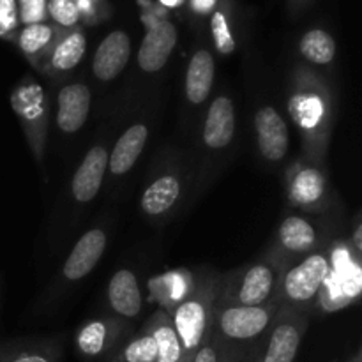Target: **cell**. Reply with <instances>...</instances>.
Instances as JSON below:
<instances>
[{"instance_id":"4fadbf2b","label":"cell","mask_w":362,"mask_h":362,"mask_svg":"<svg viewBox=\"0 0 362 362\" xmlns=\"http://www.w3.org/2000/svg\"><path fill=\"white\" fill-rule=\"evenodd\" d=\"M106 244H108V235H106L105 230L94 228L83 233L80 240L74 244L73 251L64 264V278L67 281H80L85 276L90 274L98 262L101 260Z\"/></svg>"},{"instance_id":"52a82bcc","label":"cell","mask_w":362,"mask_h":362,"mask_svg":"<svg viewBox=\"0 0 362 362\" xmlns=\"http://www.w3.org/2000/svg\"><path fill=\"white\" fill-rule=\"evenodd\" d=\"M308 324L304 311L279 308L264 338L253 346L258 362H296Z\"/></svg>"},{"instance_id":"8fae6325","label":"cell","mask_w":362,"mask_h":362,"mask_svg":"<svg viewBox=\"0 0 362 362\" xmlns=\"http://www.w3.org/2000/svg\"><path fill=\"white\" fill-rule=\"evenodd\" d=\"M258 151L264 159L271 163L281 161L288 152L290 134L288 126L281 113L272 106H262L255 115Z\"/></svg>"},{"instance_id":"836d02e7","label":"cell","mask_w":362,"mask_h":362,"mask_svg":"<svg viewBox=\"0 0 362 362\" xmlns=\"http://www.w3.org/2000/svg\"><path fill=\"white\" fill-rule=\"evenodd\" d=\"M219 0H191V9L197 14H209L216 9Z\"/></svg>"},{"instance_id":"e0dca14e","label":"cell","mask_w":362,"mask_h":362,"mask_svg":"<svg viewBox=\"0 0 362 362\" xmlns=\"http://www.w3.org/2000/svg\"><path fill=\"white\" fill-rule=\"evenodd\" d=\"M235 134V106L226 95H219L209 106L204 122V141L212 151H221Z\"/></svg>"},{"instance_id":"cb8c5ba5","label":"cell","mask_w":362,"mask_h":362,"mask_svg":"<svg viewBox=\"0 0 362 362\" xmlns=\"http://www.w3.org/2000/svg\"><path fill=\"white\" fill-rule=\"evenodd\" d=\"M144 327L151 332L156 346H158V361L156 362H177L182 357V346H180L179 336H177L168 311H154V315L148 318Z\"/></svg>"},{"instance_id":"4316f807","label":"cell","mask_w":362,"mask_h":362,"mask_svg":"<svg viewBox=\"0 0 362 362\" xmlns=\"http://www.w3.org/2000/svg\"><path fill=\"white\" fill-rule=\"evenodd\" d=\"M158 361V346L147 329H141L138 334L124 339L112 356L110 362H156Z\"/></svg>"},{"instance_id":"44dd1931","label":"cell","mask_w":362,"mask_h":362,"mask_svg":"<svg viewBox=\"0 0 362 362\" xmlns=\"http://www.w3.org/2000/svg\"><path fill=\"white\" fill-rule=\"evenodd\" d=\"M60 35V28L49 23H32L23 25L21 30L16 32L18 48L21 49L25 57L34 64L37 69H41L42 62L48 57L49 49L55 45V41Z\"/></svg>"},{"instance_id":"30bf717a","label":"cell","mask_w":362,"mask_h":362,"mask_svg":"<svg viewBox=\"0 0 362 362\" xmlns=\"http://www.w3.org/2000/svg\"><path fill=\"white\" fill-rule=\"evenodd\" d=\"M179 34L177 27L168 20H159L148 27L140 49H138V66L145 73H158L172 57Z\"/></svg>"},{"instance_id":"7402d4cb","label":"cell","mask_w":362,"mask_h":362,"mask_svg":"<svg viewBox=\"0 0 362 362\" xmlns=\"http://www.w3.org/2000/svg\"><path fill=\"white\" fill-rule=\"evenodd\" d=\"M216 64L214 57L209 49L202 48L191 57L186 71V95L193 105H202L207 101L214 85Z\"/></svg>"},{"instance_id":"9a60e30c","label":"cell","mask_w":362,"mask_h":362,"mask_svg":"<svg viewBox=\"0 0 362 362\" xmlns=\"http://www.w3.org/2000/svg\"><path fill=\"white\" fill-rule=\"evenodd\" d=\"M106 170H108V151L103 145H95L87 152L73 177L71 189L74 200L80 204L94 200L103 186Z\"/></svg>"},{"instance_id":"7a4b0ae2","label":"cell","mask_w":362,"mask_h":362,"mask_svg":"<svg viewBox=\"0 0 362 362\" xmlns=\"http://www.w3.org/2000/svg\"><path fill=\"white\" fill-rule=\"evenodd\" d=\"M279 308L278 300L255 308L216 304L211 336L232 352L246 356L264 338Z\"/></svg>"},{"instance_id":"9c48e42d","label":"cell","mask_w":362,"mask_h":362,"mask_svg":"<svg viewBox=\"0 0 362 362\" xmlns=\"http://www.w3.org/2000/svg\"><path fill=\"white\" fill-rule=\"evenodd\" d=\"M361 267L359 262L354 260L349 251L338 247V251L331 253V271H329L327 281L322 288V297L324 306L327 311L338 310V308L346 306L352 300H356L361 293Z\"/></svg>"},{"instance_id":"8992f818","label":"cell","mask_w":362,"mask_h":362,"mask_svg":"<svg viewBox=\"0 0 362 362\" xmlns=\"http://www.w3.org/2000/svg\"><path fill=\"white\" fill-rule=\"evenodd\" d=\"M11 106L21 124L25 138L41 165L45 158L46 136L49 124V103L46 92L37 81L27 78L11 92Z\"/></svg>"},{"instance_id":"5bb4252c","label":"cell","mask_w":362,"mask_h":362,"mask_svg":"<svg viewBox=\"0 0 362 362\" xmlns=\"http://www.w3.org/2000/svg\"><path fill=\"white\" fill-rule=\"evenodd\" d=\"M92 94L85 83H69L60 88L57 99V126L64 133H76L90 113Z\"/></svg>"},{"instance_id":"603a6c76","label":"cell","mask_w":362,"mask_h":362,"mask_svg":"<svg viewBox=\"0 0 362 362\" xmlns=\"http://www.w3.org/2000/svg\"><path fill=\"white\" fill-rule=\"evenodd\" d=\"M278 243L288 253L306 255L317 247L318 233L308 219L300 216H288L279 225Z\"/></svg>"},{"instance_id":"74e56055","label":"cell","mask_w":362,"mask_h":362,"mask_svg":"<svg viewBox=\"0 0 362 362\" xmlns=\"http://www.w3.org/2000/svg\"><path fill=\"white\" fill-rule=\"evenodd\" d=\"M0 37H4V32H2V28H0Z\"/></svg>"},{"instance_id":"d590c367","label":"cell","mask_w":362,"mask_h":362,"mask_svg":"<svg viewBox=\"0 0 362 362\" xmlns=\"http://www.w3.org/2000/svg\"><path fill=\"white\" fill-rule=\"evenodd\" d=\"M240 362H258V359H257V354H255V350L251 349L250 352H247L246 356H244V359L240 361Z\"/></svg>"},{"instance_id":"f546056e","label":"cell","mask_w":362,"mask_h":362,"mask_svg":"<svg viewBox=\"0 0 362 362\" xmlns=\"http://www.w3.org/2000/svg\"><path fill=\"white\" fill-rule=\"evenodd\" d=\"M243 359L244 356H239V354L232 352L230 349L223 346L212 336H209L202 343L200 349L193 356V362H240Z\"/></svg>"},{"instance_id":"8d00e7d4","label":"cell","mask_w":362,"mask_h":362,"mask_svg":"<svg viewBox=\"0 0 362 362\" xmlns=\"http://www.w3.org/2000/svg\"><path fill=\"white\" fill-rule=\"evenodd\" d=\"M177 362H193V354H182V357Z\"/></svg>"},{"instance_id":"277c9868","label":"cell","mask_w":362,"mask_h":362,"mask_svg":"<svg viewBox=\"0 0 362 362\" xmlns=\"http://www.w3.org/2000/svg\"><path fill=\"white\" fill-rule=\"evenodd\" d=\"M281 269L271 260H260L223 276L218 306H265L276 300Z\"/></svg>"},{"instance_id":"d6a6232c","label":"cell","mask_w":362,"mask_h":362,"mask_svg":"<svg viewBox=\"0 0 362 362\" xmlns=\"http://www.w3.org/2000/svg\"><path fill=\"white\" fill-rule=\"evenodd\" d=\"M20 25L16 0H0V28L4 32V39H14Z\"/></svg>"},{"instance_id":"83f0119b","label":"cell","mask_w":362,"mask_h":362,"mask_svg":"<svg viewBox=\"0 0 362 362\" xmlns=\"http://www.w3.org/2000/svg\"><path fill=\"white\" fill-rule=\"evenodd\" d=\"M211 30L216 49H218L221 55H232L237 48V42L235 37H233L228 18H226L225 11L223 9H214L211 13Z\"/></svg>"},{"instance_id":"5b68a950","label":"cell","mask_w":362,"mask_h":362,"mask_svg":"<svg viewBox=\"0 0 362 362\" xmlns=\"http://www.w3.org/2000/svg\"><path fill=\"white\" fill-rule=\"evenodd\" d=\"M331 271L329 251H311L299 264L281 272L276 300L281 306L306 313L320 297Z\"/></svg>"},{"instance_id":"d4e9b609","label":"cell","mask_w":362,"mask_h":362,"mask_svg":"<svg viewBox=\"0 0 362 362\" xmlns=\"http://www.w3.org/2000/svg\"><path fill=\"white\" fill-rule=\"evenodd\" d=\"M179 177L166 173V175L156 179L141 194V209L147 216H163L177 204L180 197Z\"/></svg>"},{"instance_id":"ffe728a7","label":"cell","mask_w":362,"mask_h":362,"mask_svg":"<svg viewBox=\"0 0 362 362\" xmlns=\"http://www.w3.org/2000/svg\"><path fill=\"white\" fill-rule=\"evenodd\" d=\"M148 140V129L145 124L138 122L127 127L117 140L112 154L108 156V168L113 175H124L129 172L144 152Z\"/></svg>"},{"instance_id":"1f68e13d","label":"cell","mask_w":362,"mask_h":362,"mask_svg":"<svg viewBox=\"0 0 362 362\" xmlns=\"http://www.w3.org/2000/svg\"><path fill=\"white\" fill-rule=\"evenodd\" d=\"M16 4L20 23H45L46 16H48V11H46L48 0H16Z\"/></svg>"},{"instance_id":"e575fe53","label":"cell","mask_w":362,"mask_h":362,"mask_svg":"<svg viewBox=\"0 0 362 362\" xmlns=\"http://www.w3.org/2000/svg\"><path fill=\"white\" fill-rule=\"evenodd\" d=\"M354 246H356L357 253L362 251V225L356 226V232H354Z\"/></svg>"},{"instance_id":"ba28073f","label":"cell","mask_w":362,"mask_h":362,"mask_svg":"<svg viewBox=\"0 0 362 362\" xmlns=\"http://www.w3.org/2000/svg\"><path fill=\"white\" fill-rule=\"evenodd\" d=\"M126 324L122 318L99 317L87 320L74 336V345L80 356L87 359H112L124 343Z\"/></svg>"},{"instance_id":"4dcf8cb0","label":"cell","mask_w":362,"mask_h":362,"mask_svg":"<svg viewBox=\"0 0 362 362\" xmlns=\"http://www.w3.org/2000/svg\"><path fill=\"white\" fill-rule=\"evenodd\" d=\"M0 362H59V354L49 346H25L2 356Z\"/></svg>"},{"instance_id":"484cf974","label":"cell","mask_w":362,"mask_h":362,"mask_svg":"<svg viewBox=\"0 0 362 362\" xmlns=\"http://www.w3.org/2000/svg\"><path fill=\"white\" fill-rule=\"evenodd\" d=\"M300 55L315 66H327L336 57V41L329 32L313 28L300 37Z\"/></svg>"},{"instance_id":"ac0fdd59","label":"cell","mask_w":362,"mask_h":362,"mask_svg":"<svg viewBox=\"0 0 362 362\" xmlns=\"http://www.w3.org/2000/svg\"><path fill=\"white\" fill-rule=\"evenodd\" d=\"M108 303L120 318H136L144 308L138 278L129 269H120L112 276L108 285Z\"/></svg>"},{"instance_id":"f1b7e54d","label":"cell","mask_w":362,"mask_h":362,"mask_svg":"<svg viewBox=\"0 0 362 362\" xmlns=\"http://www.w3.org/2000/svg\"><path fill=\"white\" fill-rule=\"evenodd\" d=\"M48 16L59 25V28H74L80 21V7L74 0H48Z\"/></svg>"},{"instance_id":"6da1fadb","label":"cell","mask_w":362,"mask_h":362,"mask_svg":"<svg viewBox=\"0 0 362 362\" xmlns=\"http://www.w3.org/2000/svg\"><path fill=\"white\" fill-rule=\"evenodd\" d=\"M288 112L308 145L310 158L320 161L332 127V98L325 81L299 71L290 92Z\"/></svg>"},{"instance_id":"d6986e66","label":"cell","mask_w":362,"mask_h":362,"mask_svg":"<svg viewBox=\"0 0 362 362\" xmlns=\"http://www.w3.org/2000/svg\"><path fill=\"white\" fill-rule=\"evenodd\" d=\"M325 191H327V180L317 166H299L288 180V198L297 207H317L325 198Z\"/></svg>"},{"instance_id":"2e32d148","label":"cell","mask_w":362,"mask_h":362,"mask_svg":"<svg viewBox=\"0 0 362 362\" xmlns=\"http://www.w3.org/2000/svg\"><path fill=\"white\" fill-rule=\"evenodd\" d=\"M87 52V37L80 28L60 32L59 39L49 49L41 69L48 74H62L73 71L83 60Z\"/></svg>"},{"instance_id":"3957f363","label":"cell","mask_w":362,"mask_h":362,"mask_svg":"<svg viewBox=\"0 0 362 362\" xmlns=\"http://www.w3.org/2000/svg\"><path fill=\"white\" fill-rule=\"evenodd\" d=\"M221 278L216 274L205 276L194 285L189 296L179 300L175 310L170 313L172 324L179 336L184 354H193L211 336L212 315L219 296Z\"/></svg>"},{"instance_id":"7c38bea8","label":"cell","mask_w":362,"mask_h":362,"mask_svg":"<svg viewBox=\"0 0 362 362\" xmlns=\"http://www.w3.org/2000/svg\"><path fill=\"white\" fill-rule=\"evenodd\" d=\"M131 57V39L124 30H113L99 42L92 59V73L99 81H113L124 69Z\"/></svg>"}]
</instances>
